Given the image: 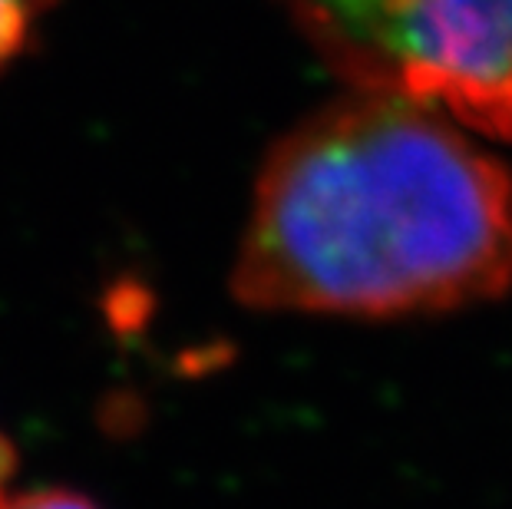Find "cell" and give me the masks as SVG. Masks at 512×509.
Returning <instances> with one entry per match:
<instances>
[{"label": "cell", "instance_id": "7a4b0ae2", "mask_svg": "<svg viewBox=\"0 0 512 509\" xmlns=\"http://www.w3.org/2000/svg\"><path fill=\"white\" fill-rule=\"evenodd\" d=\"M486 136H512V0H394L354 67Z\"/></svg>", "mask_w": 512, "mask_h": 509}, {"label": "cell", "instance_id": "3957f363", "mask_svg": "<svg viewBox=\"0 0 512 509\" xmlns=\"http://www.w3.org/2000/svg\"><path fill=\"white\" fill-rule=\"evenodd\" d=\"M43 0H0V67L14 60L30 37Z\"/></svg>", "mask_w": 512, "mask_h": 509}, {"label": "cell", "instance_id": "5b68a950", "mask_svg": "<svg viewBox=\"0 0 512 509\" xmlns=\"http://www.w3.org/2000/svg\"><path fill=\"white\" fill-rule=\"evenodd\" d=\"M14 467H17V453L10 447V440L0 433V496L7 493V480H10V473H14Z\"/></svg>", "mask_w": 512, "mask_h": 509}, {"label": "cell", "instance_id": "6da1fadb", "mask_svg": "<svg viewBox=\"0 0 512 509\" xmlns=\"http://www.w3.org/2000/svg\"><path fill=\"white\" fill-rule=\"evenodd\" d=\"M466 126L367 90L281 139L258 176L235 295L261 311L397 318L512 285V176Z\"/></svg>", "mask_w": 512, "mask_h": 509}, {"label": "cell", "instance_id": "277c9868", "mask_svg": "<svg viewBox=\"0 0 512 509\" xmlns=\"http://www.w3.org/2000/svg\"><path fill=\"white\" fill-rule=\"evenodd\" d=\"M0 509H96L83 496L67 490H34V493H17L0 496Z\"/></svg>", "mask_w": 512, "mask_h": 509}]
</instances>
